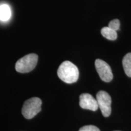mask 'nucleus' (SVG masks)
<instances>
[{
  "instance_id": "f257e3e1",
  "label": "nucleus",
  "mask_w": 131,
  "mask_h": 131,
  "mask_svg": "<svg viewBox=\"0 0 131 131\" xmlns=\"http://www.w3.org/2000/svg\"><path fill=\"white\" fill-rule=\"evenodd\" d=\"M57 74L60 79L64 83L71 84L77 81L79 77V70L72 62L65 61L59 66Z\"/></svg>"
},
{
  "instance_id": "f03ea898",
  "label": "nucleus",
  "mask_w": 131,
  "mask_h": 131,
  "mask_svg": "<svg viewBox=\"0 0 131 131\" xmlns=\"http://www.w3.org/2000/svg\"><path fill=\"white\" fill-rule=\"evenodd\" d=\"M42 101L40 98L32 97L24 102L22 107V114L26 119H31L41 110Z\"/></svg>"
},
{
  "instance_id": "7ed1b4c3",
  "label": "nucleus",
  "mask_w": 131,
  "mask_h": 131,
  "mask_svg": "<svg viewBox=\"0 0 131 131\" xmlns=\"http://www.w3.org/2000/svg\"><path fill=\"white\" fill-rule=\"evenodd\" d=\"M38 57L35 53H30L18 60L15 64V69L19 73H28L37 66Z\"/></svg>"
},
{
  "instance_id": "20e7f679",
  "label": "nucleus",
  "mask_w": 131,
  "mask_h": 131,
  "mask_svg": "<svg viewBox=\"0 0 131 131\" xmlns=\"http://www.w3.org/2000/svg\"><path fill=\"white\" fill-rule=\"evenodd\" d=\"M98 107H100L103 115L107 117L111 114V103L112 100L110 95L105 91H100L96 96Z\"/></svg>"
},
{
  "instance_id": "39448f33",
  "label": "nucleus",
  "mask_w": 131,
  "mask_h": 131,
  "mask_svg": "<svg viewBox=\"0 0 131 131\" xmlns=\"http://www.w3.org/2000/svg\"><path fill=\"white\" fill-rule=\"evenodd\" d=\"M96 71L103 81L110 82L113 78V73L110 66L100 59H96L95 62Z\"/></svg>"
},
{
  "instance_id": "423d86ee",
  "label": "nucleus",
  "mask_w": 131,
  "mask_h": 131,
  "mask_svg": "<svg viewBox=\"0 0 131 131\" xmlns=\"http://www.w3.org/2000/svg\"><path fill=\"white\" fill-rule=\"evenodd\" d=\"M80 106L83 109L96 111L98 106L96 98L89 94H83L80 96Z\"/></svg>"
},
{
  "instance_id": "0eeeda50",
  "label": "nucleus",
  "mask_w": 131,
  "mask_h": 131,
  "mask_svg": "<svg viewBox=\"0 0 131 131\" xmlns=\"http://www.w3.org/2000/svg\"><path fill=\"white\" fill-rule=\"evenodd\" d=\"M11 14L10 8L7 4H4L0 6V20L3 21L9 20Z\"/></svg>"
},
{
  "instance_id": "6e6552de",
  "label": "nucleus",
  "mask_w": 131,
  "mask_h": 131,
  "mask_svg": "<svg viewBox=\"0 0 131 131\" xmlns=\"http://www.w3.org/2000/svg\"><path fill=\"white\" fill-rule=\"evenodd\" d=\"M123 66L127 77H131V53H127L123 59Z\"/></svg>"
},
{
  "instance_id": "1a4fd4ad",
  "label": "nucleus",
  "mask_w": 131,
  "mask_h": 131,
  "mask_svg": "<svg viewBox=\"0 0 131 131\" xmlns=\"http://www.w3.org/2000/svg\"><path fill=\"white\" fill-rule=\"evenodd\" d=\"M101 34L103 37L109 40H115L117 38V33L108 27H104L101 29Z\"/></svg>"
},
{
  "instance_id": "9d476101",
  "label": "nucleus",
  "mask_w": 131,
  "mask_h": 131,
  "mask_svg": "<svg viewBox=\"0 0 131 131\" xmlns=\"http://www.w3.org/2000/svg\"><path fill=\"white\" fill-rule=\"evenodd\" d=\"M119 27H120V22L118 19H113L110 21L109 25H108V27L116 31V32L119 30Z\"/></svg>"
},
{
  "instance_id": "9b49d317",
  "label": "nucleus",
  "mask_w": 131,
  "mask_h": 131,
  "mask_svg": "<svg viewBox=\"0 0 131 131\" xmlns=\"http://www.w3.org/2000/svg\"><path fill=\"white\" fill-rule=\"evenodd\" d=\"M79 131H100V129L95 126L88 125L82 127Z\"/></svg>"
},
{
  "instance_id": "f8f14e48",
  "label": "nucleus",
  "mask_w": 131,
  "mask_h": 131,
  "mask_svg": "<svg viewBox=\"0 0 131 131\" xmlns=\"http://www.w3.org/2000/svg\"><path fill=\"white\" fill-rule=\"evenodd\" d=\"M116 131H117V130H116Z\"/></svg>"
}]
</instances>
